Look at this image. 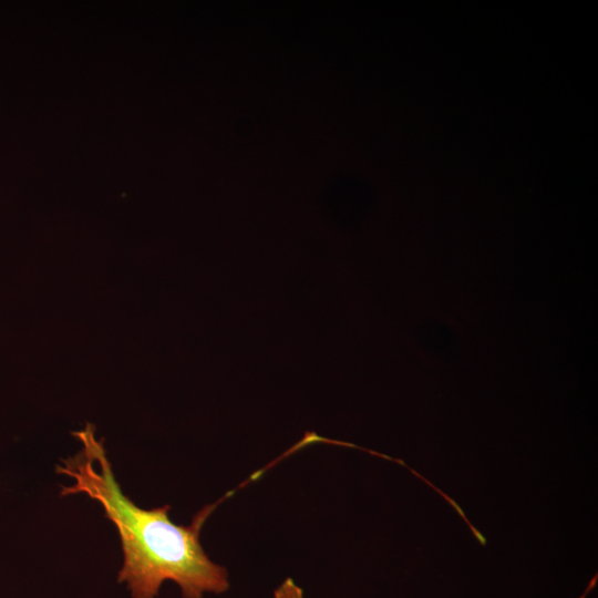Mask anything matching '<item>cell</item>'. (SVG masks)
<instances>
[{"label":"cell","mask_w":598,"mask_h":598,"mask_svg":"<svg viewBox=\"0 0 598 598\" xmlns=\"http://www.w3.org/2000/svg\"><path fill=\"white\" fill-rule=\"evenodd\" d=\"M82 443L56 472L74 483L61 496L84 494L96 501L117 528L124 555L118 582H126L133 598H155L165 580L176 582L183 598H203L229 588L228 573L213 563L200 543V529L216 505L205 506L188 526L168 518L169 505L143 509L127 498L116 482L102 441L90 423L73 433Z\"/></svg>","instance_id":"6da1fadb"},{"label":"cell","mask_w":598,"mask_h":598,"mask_svg":"<svg viewBox=\"0 0 598 598\" xmlns=\"http://www.w3.org/2000/svg\"><path fill=\"white\" fill-rule=\"evenodd\" d=\"M274 598H303V592L291 578H287L275 590Z\"/></svg>","instance_id":"7a4b0ae2"}]
</instances>
